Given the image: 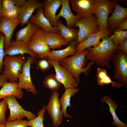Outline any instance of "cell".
Returning a JSON list of instances; mask_svg holds the SVG:
<instances>
[{
    "label": "cell",
    "mask_w": 127,
    "mask_h": 127,
    "mask_svg": "<svg viewBox=\"0 0 127 127\" xmlns=\"http://www.w3.org/2000/svg\"><path fill=\"white\" fill-rule=\"evenodd\" d=\"M15 6L13 0H2V10L8 9Z\"/></svg>",
    "instance_id": "obj_37"
},
{
    "label": "cell",
    "mask_w": 127,
    "mask_h": 127,
    "mask_svg": "<svg viewBox=\"0 0 127 127\" xmlns=\"http://www.w3.org/2000/svg\"><path fill=\"white\" fill-rule=\"evenodd\" d=\"M43 14L52 26L57 27L56 13L62 5V0H44Z\"/></svg>",
    "instance_id": "obj_16"
},
{
    "label": "cell",
    "mask_w": 127,
    "mask_h": 127,
    "mask_svg": "<svg viewBox=\"0 0 127 127\" xmlns=\"http://www.w3.org/2000/svg\"><path fill=\"white\" fill-rule=\"evenodd\" d=\"M26 61L23 55L16 57L5 56L3 62V74L10 82H16L18 80V75L21 72L23 66Z\"/></svg>",
    "instance_id": "obj_3"
},
{
    "label": "cell",
    "mask_w": 127,
    "mask_h": 127,
    "mask_svg": "<svg viewBox=\"0 0 127 127\" xmlns=\"http://www.w3.org/2000/svg\"><path fill=\"white\" fill-rule=\"evenodd\" d=\"M88 52L86 56L87 60L95 63L99 67H105L110 69V62L114 55L119 49L118 45L114 44L109 36L103 38L97 46L87 49Z\"/></svg>",
    "instance_id": "obj_1"
},
{
    "label": "cell",
    "mask_w": 127,
    "mask_h": 127,
    "mask_svg": "<svg viewBox=\"0 0 127 127\" xmlns=\"http://www.w3.org/2000/svg\"><path fill=\"white\" fill-rule=\"evenodd\" d=\"M27 24L26 26L16 33V41H22L27 44L34 33L40 28L29 21Z\"/></svg>",
    "instance_id": "obj_24"
},
{
    "label": "cell",
    "mask_w": 127,
    "mask_h": 127,
    "mask_svg": "<svg viewBox=\"0 0 127 127\" xmlns=\"http://www.w3.org/2000/svg\"><path fill=\"white\" fill-rule=\"evenodd\" d=\"M45 37L47 44L50 49H59L64 46H68L69 43L60 33L45 32Z\"/></svg>",
    "instance_id": "obj_23"
},
{
    "label": "cell",
    "mask_w": 127,
    "mask_h": 127,
    "mask_svg": "<svg viewBox=\"0 0 127 127\" xmlns=\"http://www.w3.org/2000/svg\"><path fill=\"white\" fill-rule=\"evenodd\" d=\"M8 107L7 103L4 100L0 102V124L4 125L5 123V113Z\"/></svg>",
    "instance_id": "obj_36"
},
{
    "label": "cell",
    "mask_w": 127,
    "mask_h": 127,
    "mask_svg": "<svg viewBox=\"0 0 127 127\" xmlns=\"http://www.w3.org/2000/svg\"><path fill=\"white\" fill-rule=\"evenodd\" d=\"M77 44L76 41L70 43L66 48L58 50H53L51 51L47 57L49 59L59 63L67 57L72 56L77 52L76 46Z\"/></svg>",
    "instance_id": "obj_21"
},
{
    "label": "cell",
    "mask_w": 127,
    "mask_h": 127,
    "mask_svg": "<svg viewBox=\"0 0 127 127\" xmlns=\"http://www.w3.org/2000/svg\"><path fill=\"white\" fill-rule=\"evenodd\" d=\"M96 75L97 82L99 85L103 86L106 85L111 84L112 87L117 88H120L122 86L119 83L112 81L108 75L107 70L101 67L97 68Z\"/></svg>",
    "instance_id": "obj_27"
},
{
    "label": "cell",
    "mask_w": 127,
    "mask_h": 127,
    "mask_svg": "<svg viewBox=\"0 0 127 127\" xmlns=\"http://www.w3.org/2000/svg\"><path fill=\"white\" fill-rule=\"evenodd\" d=\"M15 5L21 8L26 1V0H13Z\"/></svg>",
    "instance_id": "obj_40"
},
{
    "label": "cell",
    "mask_w": 127,
    "mask_h": 127,
    "mask_svg": "<svg viewBox=\"0 0 127 127\" xmlns=\"http://www.w3.org/2000/svg\"><path fill=\"white\" fill-rule=\"evenodd\" d=\"M117 28L122 30H127V17L124 19L120 22L118 25Z\"/></svg>",
    "instance_id": "obj_39"
},
{
    "label": "cell",
    "mask_w": 127,
    "mask_h": 127,
    "mask_svg": "<svg viewBox=\"0 0 127 127\" xmlns=\"http://www.w3.org/2000/svg\"><path fill=\"white\" fill-rule=\"evenodd\" d=\"M59 93L58 91L52 92L49 102L45 109L50 116L52 121V125L58 127L62 123L63 112L60 110L61 105L59 102Z\"/></svg>",
    "instance_id": "obj_10"
},
{
    "label": "cell",
    "mask_w": 127,
    "mask_h": 127,
    "mask_svg": "<svg viewBox=\"0 0 127 127\" xmlns=\"http://www.w3.org/2000/svg\"><path fill=\"white\" fill-rule=\"evenodd\" d=\"M24 92L18 88V82H4L0 90V99L11 96H14L19 99L22 98Z\"/></svg>",
    "instance_id": "obj_22"
},
{
    "label": "cell",
    "mask_w": 127,
    "mask_h": 127,
    "mask_svg": "<svg viewBox=\"0 0 127 127\" xmlns=\"http://www.w3.org/2000/svg\"><path fill=\"white\" fill-rule=\"evenodd\" d=\"M35 63L36 69L43 72L48 71L53 66L47 57H44L41 59L36 60Z\"/></svg>",
    "instance_id": "obj_33"
},
{
    "label": "cell",
    "mask_w": 127,
    "mask_h": 127,
    "mask_svg": "<svg viewBox=\"0 0 127 127\" xmlns=\"http://www.w3.org/2000/svg\"><path fill=\"white\" fill-rule=\"evenodd\" d=\"M2 0H0V18L1 17V13L2 10Z\"/></svg>",
    "instance_id": "obj_42"
},
{
    "label": "cell",
    "mask_w": 127,
    "mask_h": 127,
    "mask_svg": "<svg viewBox=\"0 0 127 127\" xmlns=\"http://www.w3.org/2000/svg\"><path fill=\"white\" fill-rule=\"evenodd\" d=\"M109 38L114 44L118 45L127 38V31L117 28L113 31V34Z\"/></svg>",
    "instance_id": "obj_31"
},
{
    "label": "cell",
    "mask_w": 127,
    "mask_h": 127,
    "mask_svg": "<svg viewBox=\"0 0 127 127\" xmlns=\"http://www.w3.org/2000/svg\"><path fill=\"white\" fill-rule=\"evenodd\" d=\"M102 104L106 102L109 106V111L112 117L113 121H112V125L117 127H127V124L120 120L116 113L115 111L117 108V103L107 96L102 97L101 99Z\"/></svg>",
    "instance_id": "obj_28"
},
{
    "label": "cell",
    "mask_w": 127,
    "mask_h": 127,
    "mask_svg": "<svg viewBox=\"0 0 127 127\" xmlns=\"http://www.w3.org/2000/svg\"><path fill=\"white\" fill-rule=\"evenodd\" d=\"M113 65V77L125 89L127 88V56L119 49L111 60Z\"/></svg>",
    "instance_id": "obj_5"
},
{
    "label": "cell",
    "mask_w": 127,
    "mask_h": 127,
    "mask_svg": "<svg viewBox=\"0 0 127 127\" xmlns=\"http://www.w3.org/2000/svg\"><path fill=\"white\" fill-rule=\"evenodd\" d=\"M4 53L5 56H24V54H27L36 59L38 60L40 59L38 55L29 48L27 44L22 41H11L10 46L4 49Z\"/></svg>",
    "instance_id": "obj_14"
},
{
    "label": "cell",
    "mask_w": 127,
    "mask_h": 127,
    "mask_svg": "<svg viewBox=\"0 0 127 127\" xmlns=\"http://www.w3.org/2000/svg\"><path fill=\"white\" fill-rule=\"evenodd\" d=\"M75 27L79 28L78 37L76 41L77 44L99 30L97 19L93 14L87 17H81L77 21Z\"/></svg>",
    "instance_id": "obj_6"
},
{
    "label": "cell",
    "mask_w": 127,
    "mask_h": 127,
    "mask_svg": "<svg viewBox=\"0 0 127 127\" xmlns=\"http://www.w3.org/2000/svg\"><path fill=\"white\" fill-rule=\"evenodd\" d=\"M8 79L7 77L3 74H0V87Z\"/></svg>",
    "instance_id": "obj_41"
},
{
    "label": "cell",
    "mask_w": 127,
    "mask_h": 127,
    "mask_svg": "<svg viewBox=\"0 0 127 127\" xmlns=\"http://www.w3.org/2000/svg\"><path fill=\"white\" fill-rule=\"evenodd\" d=\"M43 2L38 0H28L20 8L18 19L21 21V25L22 26L27 24L36 9L44 8Z\"/></svg>",
    "instance_id": "obj_13"
},
{
    "label": "cell",
    "mask_w": 127,
    "mask_h": 127,
    "mask_svg": "<svg viewBox=\"0 0 127 127\" xmlns=\"http://www.w3.org/2000/svg\"><path fill=\"white\" fill-rule=\"evenodd\" d=\"M79 91L77 88H70L65 89L64 92L59 99L61 106V111L64 117L66 118H72L73 117L69 115L67 113L66 109L68 107H71L70 101L72 97Z\"/></svg>",
    "instance_id": "obj_25"
},
{
    "label": "cell",
    "mask_w": 127,
    "mask_h": 127,
    "mask_svg": "<svg viewBox=\"0 0 127 127\" xmlns=\"http://www.w3.org/2000/svg\"><path fill=\"white\" fill-rule=\"evenodd\" d=\"M88 52L87 49L84 50L65 58L59 63L60 66L66 68L71 73L78 83L81 82L80 74L83 73L84 75L88 76L92 66L95 64L94 62L90 61L84 67L86 62V56Z\"/></svg>",
    "instance_id": "obj_2"
},
{
    "label": "cell",
    "mask_w": 127,
    "mask_h": 127,
    "mask_svg": "<svg viewBox=\"0 0 127 127\" xmlns=\"http://www.w3.org/2000/svg\"><path fill=\"white\" fill-rule=\"evenodd\" d=\"M115 9L107 21L108 30L111 32L117 28L119 24L127 17V8L122 7L116 1Z\"/></svg>",
    "instance_id": "obj_19"
},
{
    "label": "cell",
    "mask_w": 127,
    "mask_h": 127,
    "mask_svg": "<svg viewBox=\"0 0 127 127\" xmlns=\"http://www.w3.org/2000/svg\"><path fill=\"white\" fill-rule=\"evenodd\" d=\"M48 59L54 68L56 79L65 89L77 88L79 83L71 73L66 68L60 66L59 63Z\"/></svg>",
    "instance_id": "obj_11"
},
{
    "label": "cell",
    "mask_w": 127,
    "mask_h": 127,
    "mask_svg": "<svg viewBox=\"0 0 127 127\" xmlns=\"http://www.w3.org/2000/svg\"><path fill=\"white\" fill-rule=\"evenodd\" d=\"M4 35L3 33L0 32V74L3 71V62L5 56L4 48Z\"/></svg>",
    "instance_id": "obj_34"
},
{
    "label": "cell",
    "mask_w": 127,
    "mask_h": 127,
    "mask_svg": "<svg viewBox=\"0 0 127 127\" xmlns=\"http://www.w3.org/2000/svg\"><path fill=\"white\" fill-rule=\"evenodd\" d=\"M21 23V21L18 19L13 20L3 17L0 18V32L3 33L5 36L4 49H7L11 45L13 32L16 27Z\"/></svg>",
    "instance_id": "obj_12"
},
{
    "label": "cell",
    "mask_w": 127,
    "mask_h": 127,
    "mask_svg": "<svg viewBox=\"0 0 127 127\" xmlns=\"http://www.w3.org/2000/svg\"><path fill=\"white\" fill-rule=\"evenodd\" d=\"M111 32L109 30L103 31L99 30L96 33L89 36L84 41L78 44L76 46L77 52L87 49L90 47L98 46L103 38L111 35Z\"/></svg>",
    "instance_id": "obj_15"
},
{
    "label": "cell",
    "mask_w": 127,
    "mask_h": 127,
    "mask_svg": "<svg viewBox=\"0 0 127 127\" xmlns=\"http://www.w3.org/2000/svg\"><path fill=\"white\" fill-rule=\"evenodd\" d=\"M46 110L45 106L44 105L42 109L38 112V116L36 118L28 121L27 125L31 127H44L43 122Z\"/></svg>",
    "instance_id": "obj_30"
},
{
    "label": "cell",
    "mask_w": 127,
    "mask_h": 127,
    "mask_svg": "<svg viewBox=\"0 0 127 127\" xmlns=\"http://www.w3.org/2000/svg\"><path fill=\"white\" fill-rule=\"evenodd\" d=\"M28 121L22 119H16L13 121H6L5 127H28Z\"/></svg>",
    "instance_id": "obj_35"
},
{
    "label": "cell",
    "mask_w": 127,
    "mask_h": 127,
    "mask_svg": "<svg viewBox=\"0 0 127 127\" xmlns=\"http://www.w3.org/2000/svg\"><path fill=\"white\" fill-rule=\"evenodd\" d=\"M119 49L127 55V38L124 40L119 45Z\"/></svg>",
    "instance_id": "obj_38"
},
{
    "label": "cell",
    "mask_w": 127,
    "mask_h": 127,
    "mask_svg": "<svg viewBox=\"0 0 127 127\" xmlns=\"http://www.w3.org/2000/svg\"><path fill=\"white\" fill-rule=\"evenodd\" d=\"M0 127H5L4 125L0 124Z\"/></svg>",
    "instance_id": "obj_43"
},
{
    "label": "cell",
    "mask_w": 127,
    "mask_h": 127,
    "mask_svg": "<svg viewBox=\"0 0 127 127\" xmlns=\"http://www.w3.org/2000/svg\"><path fill=\"white\" fill-rule=\"evenodd\" d=\"M14 96L5 97L3 99L7 103L10 111L9 117L7 121H13L16 119H22L26 117L29 120L36 118L37 117L34 114L24 110L17 101Z\"/></svg>",
    "instance_id": "obj_9"
},
{
    "label": "cell",
    "mask_w": 127,
    "mask_h": 127,
    "mask_svg": "<svg viewBox=\"0 0 127 127\" xmlns=\"http://www.w3.org/2000/svg\"><path fill=\"white\" fill-rule=\"evenodd\" d=\"M115 0H95L93 10L97 19L99 30H108L107 21L110 13L112 14L114 11Z\"/></svg>",
    "instance_id": "obj_4"
},
{
    "label": "cell",
    "mask_w": 127,
    "mask_h": 127,
    "mask_svg": "<svg viewBox=\"0 0 127 127\" xmlns=\"http://www.w3.org/2000/svg\"><path fill=\"white\" fill-rule=\"evenodd\" d=\"M44 11L43 8L37 9L36 14L32 16L29 21L46 32L60 33L58 27L52 26L48 20L44 16L43 14Z\"/></svg>",
    "instance_id": "obj_18"
},
{
    "label": "cell",
    "mask_w": 127,
    "mask_h": 127,
    "mask_svg": "<svg viewBox=\"0 0 127 127\" xmlns=\"http://www.w3.org/2000/svg\"><path fill=\"white\" fill-rule=\"evenodd\" d=\"M57 27L63 37L69 43L76 41L78 37L79 30L67 27L60 20L58 21Z\"/></svg>",
    "instance_id": "obj_26"
},
{
    "label": "cell",
    "mask_w": 127,
    "mask_h": 127,
    "mask_svg": "<svg viewBox=\"0 0 127 127\" xmlns=\"http://www.w3.org/2000/svg\"><path fill=\"white\" fill-rule=\"evenodd\" d=\"M72 8L77 14L82 17L93 15L95 0H70Z\"/></svg>",
    "instance_id": "obj_17"
},
{
    "label": "cell",
    "mask_w": 127,
    "mask_h": 127,
    "mask_svg": "<svg viewBox=\"0 0 127 127\" xmlns=\"http://www.w3.org/2000/svg\"><path fill=\"white\" fill-rule=\"evenodd\" d=\"M43 84L45 88L50 89L52 92L58 91L62 84L57 80L55 74L46 76L43 79Z\"/></svg>",
    "instance_id": "obj_29"
},
{
    "label": "cell",
    "mask_w": 127,
    "mask_h": 127,
    "mask_svg": "<svg viewBox=\"0 0 127 127\" xmlns=\"http://www.w3.org/2000/svg\"><path fill=\"white\" fill-rule=\"evenodd\" d=\"M62 4L61 10L59 13L56 15V19L58 21L60 17H62L65 20L66 26L69 28L75 27L78 20L81 17L77 14L74 15L70 8L69 0H62Z\"/></svg>",
    "instance_id": "obj_20"
},
{
    "label": "cell",
    "mask_w": 127,
    "mask_h": 127,
    "mask_svg": "<svg viewBox=\"0 0 127 127\" xmlns=\"http://www.w3.org/2000/svg\"><path fill=\"white\" fill-rule=\"evenodd\" d=\"M36 59L30 56L26 57V61L23 67L21 72L18 75V88L25 89L36 94L37 92L36 87L32 83L31 77L30 69L31 65L36 61Z\"/></svg>",
    "instance_id": "obj_8"
},
{
    "label": "cell",
    "mask_w": 127,
    "mask_h": 127,
    "mask_svg": "<svg viewBox=\"0 0 127 127\" xmlns=\"http://www.w3.org/2000/svg\"><path fill=\"white\" fill-rule=\"evenodd\" d=\"M20 8L15 6L8 9L2 10L1 17L9 20H16L18 19Z\"/></svg>",
    "instance_id": "obj_32"
},
{
    "label": "cell",
    "mask_w": 127,
    "mask_h": 127,
    "mask_svg": "<svg viewBox=\"0 0 127 127\" xmlns=\"http://www.w3.org/2000/svg\"><path fill=\"white\" fill-rule=\"evenodd\" d=\"M45 32L41 28H39L27 44L29 48L41 59L48 57L51 52V49L46 41Z\"/></svg>",
    "instance_id": "obj_7"
}]
</instances>
